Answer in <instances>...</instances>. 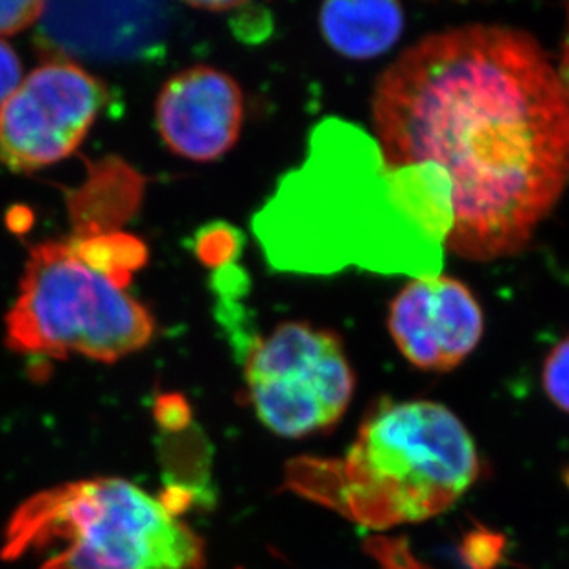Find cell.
Returning <instances> with one entry per match:
<instances>
[{
  "instance_id": "6da1fadb",
  "label": "cell",
  "mask_w": 569,
  "mask_h": 569,
  "mask_svg": "<svg viewBox=\"0 0 569 569\" xmlns=\"http://www.w3.org/2000/svg\"><path fill=\"white\" fill-rule=\"evenodd\" d=\"M389 168H436L450 184L445 249L516 257L569 187V80L520 28L465 24L403 50L371 98Z\"/></svg>"
},
{
  "instance_id": "7a4b0ae2",
  "label": "cell",
  "mask_w": 569,
  "mask_h": 569,
  "mask_svg": "<svg viewBox=\"0 0 569 569\" xmlns=\"http://www.w3.org/2000/svg\"><path fill=\"white\" fill-rule=\"evenodd\" d=\"M450 229L439 170L387 167L375 137L339 119L313 129L305 162L253 218L263 257L288 273L437 274Z\"/></svg>"
},
{
  "instance_id": "3957f363",
  "label": "cell",
  "mask_w": 569,
  "mask_h": 569,
  "mask_svg": "<svg viewBox=\"0 0 569 569\" xmlns=\"http://www.w3.org/2000/svg\"><path fill=\"white\" fill-rule=\"evenodd\" d=\"M481 462L453 411L433 400H383L341 457H301L284 487L371 529L430 520L476 483Z\"/></svg>"
},
{
  "instance_id": "277c9868",
  "label": "cell",
  "mask_w": 569,
  "mask_h": 569,
  "mask_svg": "<svg viewBox=\"0 0 569 569\" xmlns=\"http://www.w3.org/2000/svg\"><path fill=\"white\" fill-rule=\"evenodd\" d=\"M47 553L39 569H203V540L178 510L126 479L60 485L24 501L2 557Z\"/></svg>"
},
{
  "instance_id": "5b68a950",
  "label": "cell",
  "mask_w": 569,
  "mask_h": 569,
  "mask_svg": "<svg viewBox=\"0 0 569 569\" xmlns=\"http://www.w3.org/2000/svg\"><path fill=\"white\" fill-rule=\"evenodd\" d=\"M153 332L146 307L81 262L67 242L32 249L6 316V343L28 356L80 355L114 363L144 349Z\"/></svg>"
},
{
  "instance_id": "8992f818",
  "label": "cell",
  "mask_w": 569,
  "mask_h": 569,
  "mask_svg": "<svg viewBox=\"0 0 569 569\" xmlns=\"http://www.w3.org/2000/svg\"><path fill=\"white\" fill-rule=\"evenodd\" d=\"M243 375L258 420L286 439L330 430L355 397L343 341L328 328L286 321L246 345Z\"/></svg>"
},
{
  "instance_id": "52a82bcc",
  "label": "cell",
  "mask_w": 569,
  "mask_h": 569,
  "mask_svg": "<svg viewBox=\"0 0 569 569\" xmlns=\"http://www.w3.org/2000/svg\"><path fill=\"white\" fill-rule=\"evenodd\" d=\"M108 91L70 61L32 70L0 106V168L36 172L63 161L97 122Z\"/></svg>"
},
{
  "instance_id": "ba28073f",
  "label": "cell",
  "mask_w": 569,
  "mask_h": 569,
  "mask_svg": "<svg viewBox=\"0 0 569 569\" xmlns=\"http://www.w3.org/2000/svg\"><path fill=\"white\" fill-rule=\"evenodd\" d=\"M387 328L415 369L448 372L461 366L483 339L485 316L461 280L425 274L409 280L392 299Z\"/></svg>"
},
{
  "instance_id": "9c48e42d",
  "label": "cell",
  "mask_w": 569,
  "mask_h": 569,
  "mask_svg": "<svg viewBox=\"0 0 569 569\" xmlns=\"http://www.w3.org/2000/svg\"><path fill=\"white\" fill-rule=\"evenodd\" d=\"M167 6L150 2L47 4L39 19V44L50 54L86 60H146L167 39Z\"/></svg>"
},
{
  "instance_id": "30bf717a",
  "label": "cell",
  "mask_w": 569,
  "mask_h": 569,
  "mask_svg": "<svg viewBox=\"0 0 569 569\" xmlns=\"http://www.w3.org/2000/svg\"><path fill=\"white\" fill-rule=\"evenodd\" d=\"M243 124V94L237 80L212 67L183 70L162 87L157 128L168 148L196 162L226 156Z\"/></svg>"
},
{
  "instance_id": "8fae6325",
  "label": "cell",
  "mask_w": 569,
  "mask_h": 569,
  "mask_svg": "<svg viewBox=\"0 0 569 569\" xmlns=\"http://www.w3.org/2000/svg\"><path fill=\"white\" fill-rule=\"evenodd\" d=\"M321 36L330 49L349 60H377L402 38L406 13L389 0H333L319 10Z\"/></svg>"
},
{
  "instance_id": "7c38bea8",
  "label": "cell",
  "mask_w": 569,
  "mask_h": 569,
  "mask_svg": "<svg viewBox=\"0 0 569 569\" xmlns=\"http://www.w3.org/2000/svg\"><path fill=\"white\" fill-rule=\"evenodd\" d=\"M67 243L81 262L122 290L128 288L134 271H139L148 260L144 242L126 232L102 231L76 234Z\"/></svg>"
},
{
  "instance_id": "4fadbf2b",
  "label": "cell",
  "mask_w": 569,
  "mask_h": 569,
  "mask_svg": "<svg viewBox=\"0 0 569 569\" xmlns=\"http://www.w3.org/2000/svg\"><path fill=\"white\" fill-rule=\"evenodd\" d=\"M242 248V232L223 221H216V223L199 229L196 240H193V253L199 258V262L214 269L234 266V260Z\"/></svg>"
},
{
  "instance_id": "5bb4252c",
  "label": "cell",
  "mask_w": 569,
  "mask_h": 569,
  "mask_svg": "<svg viewBox=\"0 0 569 569\" xmlns=\"http://www.w3.org/2000/svg\"><path fill=\"white\" fill-rule=\"evenodd\" d=\"M542 387L549 400L569 415V333L543 361Z\"/></svg>"
},
{
  "instance_id": "9a60e30c",
  "label": "cell",
  "mask_w": 569,
  "mask_h": 569,
  "mask_svg": "<svg viewBox=\"0 0 569 569\" xmlns=\"http://www.w3.org/2000/svg\"><path fill=\"white\" fill-rule=\"evenodd\" d=\"M44 2L21 0V2H0V36H13L32 27L43 16Z\"/></svg>"
},
{
  "instance_id": "2e32d148",
  "label": "cell",
  "mask_w": 569,
  "mask_h": 569,
  "mask_svg": "<svg viewBox=\"0 0 569 569\" xmlns=\"http://www.w3.org/2000/svg\"><path fill=\"white\" fill-rule=\"evenodd\" d=\"M22 64L16 50L0 39V106L21 86Z\"/></svg>"
},
{
  "instance_id": "e0dca14e",
  "label": "cell",
  "mask_w": 569,
  "mask_h": 569,
  "mask_svg": "<svg viewBox=\"0 0 569 569\" xmlns=\"http://www.w3.org/2000/svg\"><path fill=\"white\" fill-rule=\"evenodd\" d=\"M157 419L164 428H184L189 425L190 411L189 403L183 398L176 395H164L157 400Z\"/></svg>"
},
{
  "instance_id": "ac0fdd59",
  "label": "cell",
  "mask_w": 569,
  "mask_h": 569,
  "mask_svg": "<svg viewBox=\"0 0 569 569\" xmlns=\"http://www.w3.org/2000/svg\"><path fill=\"white\" fill-rule=\"evenodd\" d=\"M234 19V30H237L240 38L246 41H253V39H263L271 32V24H269L268 13H237Z\"/></svg>"
},
{
  "instance_id": "d6986e66",
  "label": "cell",
  "mask_w": 569,
  "mask_h": 569,
  "mask_svg": "<svg viewBox=\"0 0 569 569\" xmlns=\"http://www.w3.org/2000/svg\"><path fill=\"white\" fill-rule=\"evenodd\" d=\"M246 2H193V8H199V10L207 11H237L242 8Z\"/></svg>"
}]
</instances>
